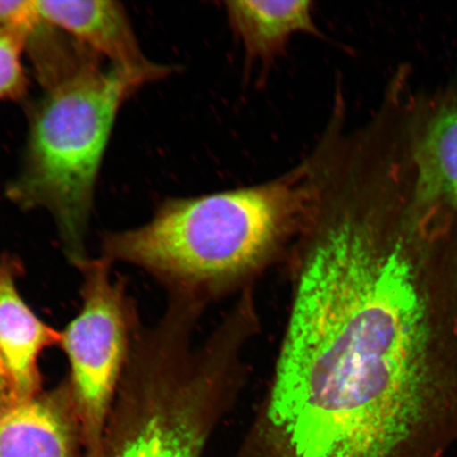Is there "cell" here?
<instances>
[{"mask_svg": "<svg viewBox=\"0 0 457 457\" xmlns=\"http://www.w3.org/2000/svg\"><path fill=\"white\" fill-rule=\"evenodd\" d=\"M45 21L70 34L110 65L147 74L159 79L171 73L143 54L127 11L112 0H67L37 2Z\"/></svg>", "mask_w": 457, "mask_h": 457, "instance_id": "obj_7", "label": "cell"}, {"mask_svg": "<svg viewBox=\"0 0 457 457\" xmlns=\"http://www.w3.org/2000/svg\"><path fill=\"white\" fill-rule=\"evenodd\" d=\"M29 34L0 31V101L21 100L27 94L28 78L22 55Z\"/></svg>", "mask_w": 457, "mask_h": 457, "instance_id": "obj_11", "label": "cell"}, {"mask_svg": "<svg viewBox=\"0 0 457 457\" xmlns=\"http://www.w3.org/2000/svg\"><path fill=\"white\" fill-rule=\"evenodd\" d=\"M367 200L318 197L291 245L290 302L245 444L267 457H441L415 270Z\"/></svg>", "mask_w": 457, "mask_h": 457, "instance_id": "obj_1", "label": "cell"}, {"mask_svg": "<svg viewBox=\"0 0 457 457\" xmlns=\"http://www.w3.org/2000/svg\"><path fill=\"white\" fill-rule=\"evenodd\" d=\"M210 363L165 348L130 353L95 457H200L236 403Z\"/></svg>", "mask_w": 457, "mask_h": 457, "instance_id": "obj_4", "label": "cell"}, {"mask_svg": "<svg viewBox=\"0 0 457 457\" xmlns=\"http://www.w3.org/2000/svg\"><path fill=\"white\" fill-rule=\"evenodd\" d=\"M11 403H13L12 391H11L7 370H5L2 356H0V409Z\"/></svg>", "mask_w": 457, "mask_h": 457, "instance_id": "obj_13", "label": "cell"}, {"mask_svg": "<svg viewBox=\"0 0 457 457\" xmlns=\"http://www.w3.org/2000/svg\"><path fill=\"white\" fill-rule=\"evenodd\" d=\"M419 154L425 190L447 196L457 208V105L434 118Z\"/></svg>", "mask_w": 457, "mask_h": 457, "instance_id": "obj_10", "label": "cell"}, {"mask_svg": "<svg viewBox=\"0 0 457 457\" xmlns=\"http://www.w3.org/2000/svg\"><path fill=\"white\" fill-rule=\"evenodd\" d=\"M42 21L37 2L0 0V31L31 33Z\"/></svg>", "mask_w": 457, "mask_h": 457, "instance_id": "obj_12", "label": "cell"}, {"mask_svg": "<svg viewBox=\"0 0 457 457\" xmlns=\"http://www.w3.org/2000/svg\"><path fill=\"white\" fill-rule=\"evenodd\" d=\"M20 262L0 259V356L10 380L13 402L42 393L38 359L46 348L62 346V331L49 327L22 300L17 289Z\"/></svg>", "mask_w": 457, "mask_h": 457, "instance_id": "obj_8", "label": "cell"}, {"mask_svg": "<svg viewBox=\"0 0 457 457\" xmlns=\"http://www.w3.org/2000/svg\"><path fill=\"white\" fill-rule=\"evenodd\" d=\"M312 159L277 179L208 195L170 198L146 224L107 232L102 256L141 268L169 299L205 311L253 288L288 254L310 207Z\"/></svg>", "mask_w": 457, "mask_h": 457, "instance_id": "obj_2", "label": "cell"}, {"mask_svg": "<svg viewBox=\"0 0 457 457\" xmlns=\"http://www.w3.org/2000/svg\"><path fill=\"white\" fill-rule=\"evenodd\" d=\"M0 457H85L70 381L0 409Z\"/></svg>", "mask_w": 457, "mask_h": 457, "instance_id": "obj_6", "label": "cell"}, {"mask_svg": "<svg viewBox=\"0 0 457 457\" xmlns=\"http://www.w3.org/2000/svg\"><path fill=\"white\" fill-rule=\"evenodd\" d=\"M225 5L228 24L243 46L248 67L259 65L266 70L295 34H320L313 20V4L307 0H234Z\"/></svg>", "mask_w": 457, "mask_h": 457, "instance_id": "obj_9", "label": "cell"}, {"mask_svg": "<svg viewBox=\"0 0 457 457\" xmlns=\"http://www.w3.org/2000/svg\"><path fill=\"white\" fill-rule=\"evenodd\" d=\"M147 74L102 62L44 89L32 110L24 160L5 195L17 207L53 216L74 266L86 253L96 180L124 102Z\"/></svg>", "mask_w": 457, "mask_h": 457, "instance_id": "obj_3", "label": "cell"}, {"mask_svg": "<svg viewBox=\"0 0 457 457\" xmlns=\"http://www.w3.org/2000/svg\"><path fill=\"white\" fill-rule=\"evenodd\" d=\"M112 265L101 255L76 266L82 276V310L62 331L85 457L98 453L139 321L123 284L112 278Z\"/></svg>", "mask_w": 457, "mask_h": 457, "instance_id": "obj_5", "label": "cell"}]
</instances>
